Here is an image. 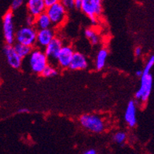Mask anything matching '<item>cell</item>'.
Instances as JSON below:
<instances>
[{"mask_svg":"<svg viewBox=\"0 0 154 154\" xmlns=\"http://www.w3.org/2000/svg\"><path fill=\"white\" fill-rule=\"evenodd\" d=\"M154 65V55H152L146 62L143 69V75L141 77V84L139 89L135 93V99L142 103L148 101L152 88V76L150 74V70Z\"/></svg>","mask_w":154,"mask_h":154,"instance_id":"1","label":"cell"},{"mask_svg":"<svg viewBox=\"0 0 154 154\" xmlns=\"http://www.w3.org/2000/svg\"><path fill=\"white\" fill-rule=\"evenodd\" d=\"M28 64L31 71L35 74L41 75L43 69L47 67L50 62L44 50L35 47L28 57Z\"/></svg>","mask_w":154,"mask_h":154,"instance_id":"2","label":"cell"},{"mask_svg":"<svg viewBox=\"0 0 154 154\" xmlns=\"http://www.w3.org/2000/svg\"><path fill=\"white\" fill-rule=\"evenodd\" d=\"M79 123L84 129L92 133H101L106 128L105 121L99 116L84 114L79 118Z\"/></svg>","mask_w":154,"mask_h":154,"instance_id":"3","label":"cell"},{"mask_svg":"<svg viewBox=\"0 0 154 154\" xmlns=\"http://www.w3.org/2000/svg\"><path fill=\"white\" fill-rule=\"evenodd\" d=\"M81 10L92 24H95L103 10L102 0H82Z\"/></svg>","mask_w":154,"mask_h":154,"instance_id":"4","label":"cell"},{"mask_svg":"<svg viewBox=\"0 0 154 154\" xmlns=\"http://www.w3.org/2000/svg\"><path fill=\"white\" fill-rule=\"evenodd\" d=\"M37 32L38 30L35 26H23L16 32L15 40L17 43L35 47L36 44Z\"/></svg>","mask_w":154,"mask_h":154,"instance_id":"5","label":"cell"},{"mask_svg":"<svg viewBox=\"0 0 154 154\" xmlns=\"http://www.w3.org/2000/svg\"><path fill=\"white\" fill-rule=\"evenodd\" d=\"M67 9L59 2L48 6L46 12L51 18L52 25L54 27H60L65 24L67 19Z\"/></svg>","mask_w":154,"mask_h":154,"instance_id":"6","label":"cell"},{"mask_svg":"<svg viewBox=\"0 0 154 154\" xmlns=\"http://www.w3.org/2000/svg\"><path fill=\"white\" fill-rule=\"evenodd\" d=\"M2 30L6 43L14 44L15 32L14 26V14L12 10H8L2 17Z\"/></svg>","mask_w":154,"mask_h":154,"instance_id":"7","label":"cell"},{"mask_svg":"<svg viewBox=\"0 0 154 154\" xmlns=\"http://www.w3.org/2000/svg\"><path fill=\"white\" fill-rule=\"evenodd\" d=\"M3 54L6 57V61L10 67L15 69H19L22 66V57H20L15 51L14 44H7L3 47Z\"/></svg>","mask_w":154,"mask_h":154,"instance_id":"8","label":"cell"},{"mask_svg":"<svg viewBox=\"0 0 154 154\" xmlns=\"http://www.w3.org/2000/svg\"><path fill=\"white\" fill-rule=\"evenodd\" d=\"M63 47L62 40L58 37H55L51 43L44 48L45 54L49 59L50 64H57V57Z\"/></svg>","mask_w":154,"mask_h":154,"instance_id":"9","label":"cell"},{"mask_svg":"<svg viewBox=\"0 0 154 154\" xmlns=\"http://www.w3.org/2000/svg\"><path fill=\"white\" fill-rule=\"evenodd\" d=\"M75 51H74L72 47L70 45H63L57 60V65L61 69H69L73 55Z\"/></svg>","mask_w":154,"mask_h":154,"instance_id":"10","label":"cell"},{"mask_svg":"<svg viewBox=\"0 0 154 154\" xmlns=\"http://www.w3.org/2000/svg\"><path fill=\"white\" fill-rule=\"evenodd\" d=\"M55 37H56L55 31L52 28L38 30L35 47L44 50L45 47H47Z\"/></svg>","mask_w":154,"mask_h":154,"instance_id":"11","label":"cell"},{"mask_svg":"<svg viewBox=\"0 0 154 154\" xmlns=\"http://www.w3.org/2000/svg\"><path fill=\"white\" fill-rule=\"evenodd\" d=\"M26 7L29 14L34 17L46 12L47 8L44 0H27Z\"/></svg>","mask_w":154,"mask_h":154,"instance_id":"12","label":"cell"},{"mask_svg":"<svg viewBox=\"0 0 154 154\" xmlns=\"http://www.w3.org/2000/svg\"><path fill=\"white\" fill-rule=\"evenodd\" d=\"M87 66H88V61L87 57L83 54L75 51L69 69L73 71H77V70L86 69Z\"/></svg>","mask_w":154,"mask_h":154,"instance_id":"13","label":"cell"},{"mask_svg":"<svg viewBox=\"0 0 154 154\" xmlns=\"http://www.w3.org/2000/svg\"><path fill=\"white\" fill-rule=\"evenodd\" d=\"M124 120L129 127L133 128L137 124V107L134 101L128 102L124 113Z\"/></svg>","mask_w":154,"mask_h":154,"instance_id":"14","label":"cell"},{"mask_svg":"<svg viewBox=\"0 0 154 154\" xmlns=\"http://www.w3.org/2000/svg\"><path fill=\"white\" fill-rule=\"evenodd\" d=\"M34 26L36 28L37 30H40V29L51 28L53 25H52V22H51V18L47 14V13L44 12L41 14L40 15L35 17Z\"/></svg>","mask_w":154,"mask_h":154,"instance_id":"15","label":"cell"},{"mask_svg":"<svg viewBox=\"0 0 154 154\" xmlns=\"http://www.w3.org/2000/svg\"><path fill=\"white\" fill-rule=\"evenodd\" d=\"M108 57V51L106 48L100 49L95 59V68L97 70H101L105 67Z\"/></svg>","mask_w":154,"mask_h":154,"instance_id":"16","label":"cell"},{"mask_svg":"<svg viewBox=\"0 0 154 154\" xmlns=\"http://www.w3.org/2000/svg\"><path fill=\"white\" fill-rule=\"evenodd\" d=\"M14 47L17 53L18 54L19 56L20 57H22L23 59L29 57L33 49V47H30V46L22 44V43H17V42L16 43L14 44Z\"/></svg>","mask_w":154,"mask_h":154,"instance_id":"17","label":"cell"},{"mask_svg":"<svg viewBox=\"0 0 154 154\" xmlns=\"http://www.w3.org/2000/svg\"><path fill=\"white\" fill-rule=\"evenodd\" d=\"M85 33L86 38L89 40L90 43L93 46L98 44L100 42V37L98 33L97 32V31L94 30L92 28H88L84 32Z\"/></svg>","mask_w":154,"mask_h":154,"instance_id":"18","label":"cell"},{"mask_svg":"<svg viewBox=\"0 0 154 154\" xmlns=\"http://www.w3.org/2000/svg\"><path fill=\"white\" fill-rule=\"evenodd\" d=\"M58 74V71L57 69L55 67V65L53 64H49L47 67L43 69V72L41 73V75L43 77H52L55 76Z\"/></svg>","mask_w":154,"mask_h":154,"instance_id":"19","label":"cell"},{"mask_svg":"<svg viewBox=\"0 0 154 154\" xmlns=\"http://www.w3.org/2000/svg\"><path fill=\"white\" fill-rule=\"evenodd\" d=\"M112 139H113V141L116 143L121 145L124 143V142L127 139V134L124 131H118L114 134Z\"/></svg>","mask_w":154,"mask_h":154,"instance_id":"20","label":"cell"},{"mask_svg":"<svg viewBox=\"0 0 154 154\" xmlns=\"http://www.w3.org/2000/svg\"><path fill=\"white\" fill-rule=\"evenodd\" d=\"M60 2L67 10H72V8H75V0H60Z\"/></svg>","mask_w":154,"mask_h":154,"instance_id":"21","label":"cell"},{"mask_svg":"<svg viewBox=\"0 0 154 154\" xmlns=\"http://www.w3.org/2000/svg\"><path fill=\"white\" fill-rule=\"evenodd\" d=\"M25 0H13L11 3V10H17L20 8V6H22Z\"/></svg>","mask_w":154,"mask_h":154,"instance_id":"22","label":"cell"},{"mask_svg":"<svg viewBox=\"0 0 154 154\" xmlns=\"http://www.w3.org/2000/svg\"><path fill=\"white\" fill-rule=\"evenodd\" d=\"M35 21V17L31 14H28L26 17V24L29 26H34Z\"/></svg>","mask_w":154,"mask_h":154,"instance_id":"23","label":"cell"},{"mask_svg":"<svg viewBox=\"0 0 154 154\" xmlns=\"http://www.w3.org/2000/svg\"><path fill=\"white\" fill-rule=\"evenodd\" d=\"M142 47H137L135 49H134V56H135V57H140V56H141V54H142Z\"/></svg>","mask_w":154,"mask_h":154,"instance_id":"24","label":"cell"},{"mask_svg":"<svg viewBox=\"0 0 154 154\" xmlns=\"http://www.w3.org/2000/svg\"><path fill=\"white\" fill-rule=\"evenodd\" d=\"M45 1V3L47 5V6H51V5L55 4V3H57V2H60V0H44Z\"/></svg>","mask_w":154,"mask_h":154,"instance_id":"25","label":"cell"},{"mask_svg":"<svg viewBox=\"0 0 154 154\" xmlns=\"http://www.w3.org/2000/svg\"><path fill=\"white\" fill-rule=\"evenodd\" d=\"M29 110L26 108H21L20 109L17 110V113L18 114H23V113H29Z\"/></svg>","mask_w":154,"mask_h":154,"instance_id":"26","label":"cell"},{"mask_svg":"<svg viewBox=\"0 0 154 154\" xmlns=\"http://www.w3.org/2000/svg\"><path fill=\"white\" fill-rule=\"evenodd\" d=\"M84 154H96L97 153V151H96L94 149H90L86 150L85 152H83Z\"/></svg>","mask_w":154,"mask_h":154,"instance_id":"27","label":"cell"},{"mask_svg":"<svg viewBox=\"0 0 154 154\" xmlns=\"http://www.w3.org/2000/svg\"><path fill=\"white\" fill-rule=\"evenodd\" d=\"M135 75L136 76L141 78V77L142 76V75H143V70H137V71L135 72Z\"/></svg>","mask_w":154,"mask_h":154,"instance_id":"28","label":"cell"}]
</instances>
